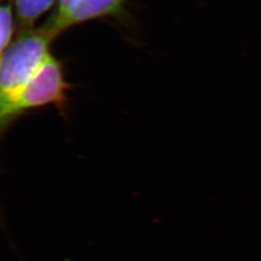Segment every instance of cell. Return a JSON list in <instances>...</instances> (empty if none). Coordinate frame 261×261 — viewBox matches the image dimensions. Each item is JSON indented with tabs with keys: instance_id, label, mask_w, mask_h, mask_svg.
I'll return each instance as SVG.
<instances>
[{
	"instance_id": "obj_4",
	"label": "cell",
	"mask_w": 261,
	"mask_h": 261,
	"mask_svg": "<svg viewBox=\"0 0 261 261\" xmlns=\"http://www.w3.org/2000/svg\"><path fill=\"white\" fill-rule=\"evenodd\" d=\"M56 0H16L20 24L31 27L34 21L47 11Z\"/></svg>"
},
{
	"instance_id": "obj_6",
	"label": "cell",
	"mask_w": 261,
	"mask_h": 261,
	"mask_svg": "<svg viewBox=\"0 0 261 261\" xmlns=\"http://www.w3.org/2000/svg\"><path fill=\"white\" fill-rule=\"evenodd\" d=\"M74 1L75 0H59L58 9L56 11V15L54 17L50 24H55L62 19L65 16L66 13L68 12V10L70 9V7L72 6V4L74 3Z\"/></svg>"
},
{
	"instance_id": "obj_2",
	"label": "cell",
	"mask_w": 261,
	"mask_h": 261,
	"mask_svg": "<svg viewBox=\"0 0 261 261\" xmlns=\"http://www.w3.org/2000/svg\"><path fill=\"white\" fill-rule=\"evenodd\" d=\"M67 88L61 66L48 54L36 74L19 90L15 99L0 111V133L12 119L25 111L47 105H63Z\"/></svg>"
},
{
	"instance_id": "obj_3",
	"label": "cell",
	"mask_w": 261,
	"mask_h": 261,
	"mask_svg": "<svg viewBox=\"0 0 261 261\" xmlns=\"http://www.w3.org/2000/svg\"><path fill=\"white\" fill-rule=\"evenodd\" d=\"M124 0H75L65 16L47 28L57 35L63 29L85 20L117 14L122 9Z\"/></svg>"
},
{
	"instance_id": "obj_1",
	"label": "cell",
	"mask_w": 261,
	"mask_h": 261,
	"mask_svg": "<svg viewBox=\"0 0 261 261\" xmlns=\"http://www.w3.org/2000/svg\"><path fill=\"white\" fill-rule=\"evenodd\" d=\"M56 37L49 28L22 33L0 57V111L5 109L36 74Z\"/></svg>"
},
{
	"instance_id": "obj_5",
	"label": "cell",
	"mask_w": 261,
	"mask_h": 261,
	"mask_svg": "<svg viewBox=\"0 0 261 261\" xmlns=\"http://www.w3.org/2000/svg\"><path fill=\"white\" fill-rule=\"evenodd\" d=\"M12 33V13L9 6H0V57L9 43Z\"/></svg>"
}]
</instances>
